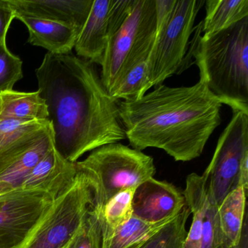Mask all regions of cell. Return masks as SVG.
<instances>
[{"label":"cell","instance_id":"obj_17","mask_svg":"<svg viewBox=\"0 0 248 248\" xmlns=\"http://www.w3.org/2000/svg\"><path fill=\"white\" fill-rule=\"evenodd\" d=\"M206 15L200 23L202 37H208L248 17V0H207Z\"/></svg>","mask_w":248,"mask_h":248},{"label":"cell","instance_id":"obj_29","mask_svg":"<svg viewBox=\"0 0 248 248\" xmlns=\"http://www.w3.org/2000/svg\"><path fill=\"white\" fill-rule=\"evenodd\" d=\"M156 30L160 28L170 16L175 0H155Z\"/></svg>","mask_w":248,"mask_h":248},{"label":"cell","instance_id":"obj_30","mask_svg":"<svg viewBox=\"0 0 248 248\" xmlns=\"http://www.w3.org/2000/svg\"><path fill=\"white\" fill-rule=\"evenodd\" d=\"M232 248H248V215L245 216L243 227L239 242Z\"/></svg>","mask_w":248,"mask_h":248},{"label":"cell","instance_id":"obj_26","mask_svg":"<svg viewBox=\"0 0 248 248\" xmlns=\"http://www.w3.org/2000/svg\"><path fill=\"white\" fill-rule=\"evenodd\" d=\"M22 66V61L10 51L7 44H0V93L13 91L24 78Z\"/></svg>","mask_w":248,"mask_h":248},{"label":"cell","instance_id":"obj_19","mask_svg":"<svg viewBox=\"0 0 248 248\" xmlns=\"http://www.w3.org/2000/svg\"><path fill=\"white\" fill-rule=\"evenodd\" d=\"M248 193L243 188L236 187L223 199L217 207L220 227L228 248L239 242L246 211Z\"/></svg>","mask_w":248,"mask_h":248},{"label":"cell","instance_id":"obj_27","mask_svg":"<svg viewBox=\"0 0 248 248\" xmlns=\"http://www.w3.org/2000/svg\"><path fill=\"white\" fill-rule=\"evenodd\" d=\"M102 234L99 219L93 209L65 248H101Z\"/></svg>","mask_w":248,"mask_h":248},{"label":"cell","instance_id":"obj_28","mask_svg":"<svg viewBox=\"0 0 248 248\" xmlns=\"http://www.w3.org/2000/svg\"><path fill=\"white\" fill-rule=\"evenodd\" d=\"M15 18L14 11L4 2V0H0V44H7V34Z\"/></svg>","mask_w":248,"mask_h":248},{"label":"cell","instance_id":"obj_7","mask_svg":"<svg viewBox=\"0 0 248 248\" xmlns=\"http://www.w3.org/2000/svg\"><path fill=\"white\" fill-rule=\"evenodd\" d=\"M248 157V114L233 112L220 135L214 155L204 170L209 200L219 205L238 186L239 169Z\"/></svg>","mask_w":248,"mask_h":248},{"label":"cell","instance_id":"obj_3","mask_svg":"<svg viewBox=\"0 0 248 248\" xmlns=\"http://www.w3.org/2000/svg\"><path fill=\"white\" fill-rule=\"evenodd\" d=\"M196 29L182 72L194 56L200 80L221 104L248 114V17L208 37Z\"/></svg>","mask_w":248,"mask_h":248},{"label":"cell","instance_id":"obj_22","mask_svg":"<svg viewBox=\"0 0 248 248\" xmlns=\"http://www.w3.org/2000/svg\"><path fill=\"white\" fill-rule=\"evenodd\" d=\"M50 127L48 120H0V154Z\"/></svg>","mask_w":248,"mask_h":248},{"label":"cell","instance_id":"obj_6","mask_svg":"<svg viewBox=\"0 0 248 248\" xmlns=\"http://www.w3.org/2000/svg\"><path fill=\"white\" fill-rule=\"evenodd\" d=\"M204 2V0H175L170 16L156 30L149 58L152 87L162 85L174 74L182 72L194 22Z\"/></svg>","mask_w":248,"mask_h":248},{"label":"cell","instance_id":"obj_25","mask_svg":"<svg viewBox=\"0 0 248 248\" xmlns=\"http://www.w3.org/2000/svg\"><path fill=\"white\" fill-rule=\"evenodd\" d=\"M217 207L218 205L209 200L203 222L200 248H228L220 227Z\"/></svg>","mask_w":248,"mask_h":248},{"label":"cell","instance_id":"obj_11","mask_svg":"<svg viewBox=\"0 0 248 248\" xmlns=\"http://www.w3.org/2000/svg\"><path fill=\"white\" fill-rule=\"evenodd\" d=\"M185 198L173 184L151 178L135 190L133 216L148 223L171 221L184 210Z\"/></svg>","mask_w":248,"mask_h":248},{"label":"cell","instance_id":"obj_12","mask_svg":"<svg viewBox=\"0 0 248 248\" xmlns=\"http://www.w3.org/2000/svg\"><path fill=\"white\" fill-rule=\"evenodd\" d=\"M4 2L15 15L62 23L80 31L93 0H4Z\"/></svg>","mask_w":248,"mask_h":248},{"label":"cell","instance_id":"obj_8","mask_svg":"<svg viewBox=\"0 0 248 248\" xmlns=\"http://www.w3.org/2000/svg\"><path fill=\"white\" fill-rule=\"evenodd\" d=\"M56 197L40 189L18 188L0 194V248H21Z\"/></svg>","mask_w":248,"mask_h":248},{"label":"cell","instance_id":"obj_23","mask_svg":"<svg viewBox=\"0 0 248 248\" xmlns=\"http://www.w3.org/2000/svg\"><path fill=\"white\" fill-rule=\"evenodd\" d=\"M151 88L148 59L133 68L108 93L117 101H135L143 96Z\"/></svg>","mask_w":248,"mask_h":248},{"label":"cell","instance_id":"obj_9","mask_svg":"<svg viewBox=\"0 0 248 248\" xmlns=\"http://www.w3.org/2000/svg\"><path fill=\"white\" fill-rule=\"evenodd\" d=\"M155 28H156L155 0H134L125 21L107 40L101 65V78L108 92L114 86L133 46L143 34Z\"/></svg>","mask_w":248,"mask_h":248},{"label":"cell","instance_id":"obj_15","mask_svg":"<svg viewBox=\"0 0 248 248\" xmlns=\"http://www.w3.org/2000/svg\"><path fill=\"white\" fill-rule=\"evenodd\" d=\"M27 27L28 42L32 46L43 47L49 53L64 55L72 53L80 31L62 23L15 15Z\"/></svg>","mask_w":248,"mask_h":248},{"label":"cell","instance_id":"obj_16","mask_svg":"<svg viewBox=\"0 0 248 248\" xmlns=\"http://www.w3.org/2000/svg\"><path fill=\"white\" fill-rule=\"evenodd\" d=\"M183 194L186 205L192 215L191 227L187 232L184 248H200L203 222L209 202L204 177L194 172L188 175Z\"/></svg>","mask_w":248,"mask_h":248},{"label":"cell","instance_id":"obj_20","mask_svg":"<svg viewBox=\"0 0 248 248\" xmlns=\"http://www.w3.org/2000/svg\"><path fill=\"white\" fill-rule=\"evenodd\" d=\"M170 222L148 223L133 216L112 236L101 242V248H141Z\"/></svg>","mask_w":248,"mask_h":248},{"label":"cell","instance_id":"obj_24","mask_svg":"<svg viewBox=\"0 0 248 248\" xmlns=\"http://www.w3.org/2000/svg\"><path fill=\"white\" fill-rule=\"evenodd\" d=\"M190 214L188 207H184L177 217L154 235L141 248H184Z\"/></svg>","mask_w":248,"mask_h":248},{"label":"cell","instance_id":"obj_21","mask_svg":"<svg viewBox=\"0 0 248 248\" xmlns=\"http://www.w3.org/2000/svg\"><path fill=\"white\" fill-rule=\"evenodd\" d=\"M136 188L123 190L111 197L99 210H94L101 224L102 241L112 236L117 229L131 218Z\"/></svg>","mask_w":248,"mask_h":248},{"label":"cell","instance_id":"obj_18","mask_svg":"<svg viewBox=\"0 0 248 248\" xmlns=\"http://www.w3.org/2000/svg\"><path fill=\"white\" fill-rule=\"evenodd\" d=\"M46 101L38 91L0 93V120H47Z\"/></svg>","mask_w":248,"mask_h":248},{"label":"cell","instance_id":"obj_10","mask_svg":"<svg viewBox=\"0 0 248 248\" xmlns=\"http://www.w3.org/2000/svg\"><path fill=\"white\" fill-rule=\"evenodd\" d=\"M53 146L51 126L0 154V194L20 188L29 172Z\"/></svg>","mask_w":248,"mask_h":248},{"label":"cell","instance_id":"obj_1","mask_svg":"<svg viewBox=\"0 0 248 248\" xmlns=\"http://www.w3.org/2000/svg\"><path fill=\"white\" fill-rule=\"evenodd\" d=\"M57 152L75 163L87 152L126 139L117 101L95 64L73 53H47L36 70Z\"/></svg>","mask_w":248,"mask_h":248},{"label":"cell","instance_id":"obj_5","mask_svg":"<svg viewBox=\"0 0 248 248\" xmlns=\"http://www.w3.org/2000/svg\"><path fill=\"white\" fill-rule=\"evenodd\" d=\"M93 199L88 179L78 170L21 248H66L93 208Z\"/></svg>","mask_w":248,"mask_h":248},{"label":"cell","instance_id":"obj_4","mask_svg":"<svg viewBox=\"0 0 248 248\" xmlns=\"http://www.w3.org/2000/svg\"><path fill=\"white\" fill-rule=\"evenodd\" d=\"M75 165L92 188L95 210H99L120 191L137 188L156 173L152 156L119 142L92 151Z\"/></svg>","mask_w":248,"mask_h":248},{"label":"cell","instance_id":"obj_14","mask_svg":"<svg viewBox=\"0 0 248 248\" xmlns=\"http://www.w3.org/2000/svg\"><path fill=\"white\" fill-rule=\"evenodd\" d=\"M112 0H93L88 19L78 35L77 56L101 65L108 40V13Z\"/></svg>","mask_w":248,"mask_h":248},{"label":"cell","instance_id":"obj_13","mask_svg":"<svg viewBox=\"0 0 248 248\" xmlns=\"http://www.w3.org/2000/svg\"><path fill=\"white\" fill-rule=\"evenodd\" d=\"M77 173L75 163L66 160L54 145L29 172L20 188L43 190L57 197L73 182Z\"/></svg>","mask_w":248,"mask_h":248},{"label":"cell","instance_id":"obj_2","mask_svg":"<svg viewBox=\"0 0 248 248\" xmlns=\"http://www.w3.org/2000/svg\"><path fill=\"white\" fill-rule=\"evenodd\" d=\"M117 104L133 149L157 148L177 162L198 158L221 122V102L200 79L189 87L162 84L139 99Z\"/></svg>","mask_w":248,"mask_h":248}]
</instances>
